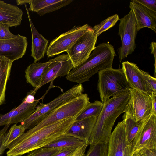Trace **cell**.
Listing matches in <instances>:
<instances>
[{
	"mask_svg": "<svg viewBox=\"0 0 156 156\" xmlns=\"http://www.w3.org/2000/svg\"><path fill=\"white\" fill-rule=\"evenodd\" d=\"M76 116L64 119L33 132L27 131L7 148V156H20L33 150L44 147L66 133Z\"/></svg>",
	"mask_w": 156,
	"mask_h": 156,
	"instance_id": "6da1fadb",
	"label": "cell"
},
{
	"mask_svg": "<svg viewBox=\"0 0 156 156\" xmlns=\"http://www.w3.org/2000/svg\"><path fill=\"white\" fill-rule=\"evenodd\" d=\"M130 95L129 90L113 96L103 103L89 139V145L109 141L114 123L117 118L125 112Z\"/></svg>",
	"mask_w": 156,
	"mask_h": 156,
	"instance_id": "7a4b0ae2",
	"label": "cell"
},
{
	"mask_svg": "<svg viewBox=\"0 0 156 156\" xmlns=\"http://www.w3.org/2000/svg\"><path fill=\"white\" fill-rule=\"evenodd\" d=\"M116 56L113 46L103 43L95 47L87 59L83 63L73 68L66 78L70 81L82 83L89 81L97 73L112 67L114 58Z\"/></svg>",
	"mask_w": 156,
	"mask_h": 156,
	"instance_id": "3957f363",
	"label": "cell"
},
{
	"mask_svg": "<svg viewBox=\"0 0 156 156\" xmlns=\"http://www.w3.org/2000/svg\"><path fill=\"white\" fill-rule=\"evenodd\" d=\"M98 74V88L103 103L111 97L129 91L130 88L122 68H107Z\"/></svg>",
	"mask_w": 156,
	"mask_h": 156,
	"instance_id": "277c9868",
	"label": "cell"
},
{
	"mask_svg": "<svg viewBox=\"0 0 156 156\" xmlns=\"http://www.w3.org/2000/svg\"><path fill=\"white\" fill-rule=\"evenodd\" d=\"M84 89L82 84H78L60 94L52 101L44 104L41 103L36 110L28 118L21 122L26 129L34 127L55 109L61 105L83 94Z\"/></svg>",
	"mask_w": 156,
	"mask_h": 156,
	"instance_id": "5b68a950",
	"label": "cell"
},
{
	"mask_svg": "<svg viewBox=\"0 0 156 156\" xmlns=\"http://www.w3.org/2000/svg\"><path fill=\"white\" fill-rule=\"evenodd\" d=\"M87 94H83L57 107L37 125L28 131H35L48 125L61 120L76 116L89 102Z\"/></svg>",
	"mask_w": 156,
	"mask_h": 156,
	"instance_id": "8992f818",
	"label": "cell"
},
{
	"mask_svg": "<svg viewBox=\"0 0 156 156\" xmlns=\"http://www.w3.org/2000/svg\"><path fill=\"white\" fill-rule=\"evenodd\" d=\"M118 34L121 41V46L118 50L119 60L120 62L132 54L136 47L135 39L138 31L136 20L133 11L120 19Z\"/></svg>",
	"mask_w": 156,
	"mask_h": 156,
	"instance_id": "52a82bcc",
	"label": "cell"
},
{
	"mask_svg": "<svg viewBox=\"0 0 156 156\" xmlns=\"http://www.w3.org/2000/svg\"><path fill=\"white\" fill-rule=\"evenodd\" d=\"M130 98L124 113L140 124L153 113L151 96L143 91L130 88Z\"/></svg>",
	"mask_w": 156,
	"mask_h": 156,
	"instance_id": "ba28073f",
	"label": "cell"
},
{
	"mask_svg": "<svg viewBox=\"0 0 156 156\" xmlns=\"http://www.w3.org/2000/svg\"><path fill=\"white\" fill-rule=\"evenodd\" d=\"M143 148L156 149V114L153 113L140 125L130 145V156Z\"/></svg>",
	"mask_w": 156,
	"mask_h": 156,
	"instance_id": "9c48e42d",
	"label": "cell"
},
{
	"mask_svg": "<svg viewBox=\"0 0 156 156\" xmlns=\"http://www.w3.org/2000/svg\"><path fill=\"white\" fill-rule=\"evenodd\" d=\"M88 24L74 26L52 40L46 51L48 58L52 57L67 52L76 41L90 28Z\"/></svg>",
	"mask_w": 156,
	"mask_h": 156,
	"instance_id": "30bf717a",
	"label": "cell"
},
{
	"mask_svg": "<svg viewBox=\"0 0 156 156\" xmlns=\"http://www.w3.org/2000/svg\"><path fill=\"white\" fill-rule=\"evenodd\" d=\"M97 37L90 28L66 52L73 68L80 65L89 57L95 47Z\"/></svg>",
	"mask_w": 156,
	"mask_h": 156,
	"instance_id": "8fae6325",
	"label": "cell"
},
{
	"mask_svg": "<svg viewBox=\"0 0 156 156\" xmlns=\"http://www.w3.org/2000/svg\"><path fill=\"white\" fill-rule=\"evenodd\" d=\"M73 68V63L67 54H62L53 58L46 68L37 88L39 89L58 77L66 76Z\"/></svg>",
	"mask_w": 156,
	"mask_h": 156,
	"instance_id": "7c38bea8",
	"label": "cell"
},
{
	"mask_svg": "<svg viewBox=\"0 0 156 156\" xmlns=\"http://www.w3.org/2000/svg\"><path fill=\"white\" fill-rule=\"evenodd\" d=\"M27 45V38L20 34L12 39L0 40V56L14 62L25 55Z\"/></svg>",
	"mask_w": 156,
	"mask_h": 156,
	"instance_id": "4fadbf2b",
	"label": "cell"
},
{
	"mask_svg": "<svg viewBox=\"0 0 156 156\" xmlns=\"http://www.w3.org/2000/svg\"><path fill=\"white\" fill-rule=\"evenodd\" d=\"M122 68L131 89L145 92L151 96L154 92L143 78L142 71L136 64L128 61L122 63Z\"/></svg>",
	"mask_w": 156,
	"mask_h": 156,
	"instance_id": "5bb4252c",
	"label": "cell"
},
{
	"mask_svg": "<svg viewBox=\"0 0 156 156\" xmlns=\"http://www.w3.org/2000/svg\"><path fill=\"white\" fill-rule=\"evenodd\" d=\"M41 99H35L33 103L29 102L23 99L17 107L7 113L0 115V126L22 122L35 112Z\"/></svg>",
	"mask_w": 156,
	"mask_h": 156,
	"instance_id": "9a60e30c",
	"label": "cell"
},
{
	"mask_svg": "<svg viewBox=\"0 0 156 156\" xmlns=\"http://www.w3.org/2000/svg\"><path fill=\"white\" fill-rule=\"evenodd\" d=\"M129 7L134 14L138 31L146 27L156 33V12L148 9L135 0L130 1Z\"/></svg>",
	"mask_w": 156,
	"mask_h": 156,
	"instance_id": "2e32d148",
	"label": "cell"
},
{
	"mask_svg": "<svg viewBox=\"0 0 156 156\" xmlns=\"http://www.w3.org/2000/svg\"><path fill=\"white\" fill-rule=\"evenodd\" d=\"M129 144L123 119L118 123L112 133L109 140L108 156H123L124 149Z\"/></svg>",
	"mask_w": 156,
	"mask_h": 156,
	"instance_id": "e0dca14e",
	"label": "cell"
},
{
	"mask_svg": "<svg viewBox=\"0 0 156 156\" xmlns=\"http://www.w3.org/2000/svg\"><path fill=\"white\" fill-rule=\"evenodd\" d=\"M31 30L32 41L31 56L34 59V62L43 58L47 51L48 41L37 30L30 18L27 6L24 5Z\"/></svg>",
	"mask_w": 156,
	"mask_h": 156,
	"instance_id": "ac0fdd59",
	"label": "cell"
},
{
	"mask_svg": "<svg viewBox=\"0 0 156 156\" xmlns=\"http://www.w3.org/2000/svg\"><path fill=\"white\" fill-rule=\"evenodd\" d=\"M97 118V117H91L75 121L67 133L81 139L89 145Z\"/></svg>",
	"mask_w": 156,
	"mask_h": 156,
	"instance_id": "d6986e66",
	"label": "cell"
},
{
	"mask_svg": "<svg viewBox=\"0 0 156 156\" xmlns=\"http://www.w3.org/2000/svg\"><path fill=\"white\" fill-rule=\"evenodd\" d=\"M73 0H29L28 10L40 16L58 10L70 4Z\"/></svg>",
	"mask_w": 156,
	"mask_h": 156,
	"instance_id": "ffe728a7",
	"label": "cell"
},
{
	"mask_svg": "<svg viewBox=\"0 0 156 156\" xmlns=\"http://www.w3.org/2000/svg\"><path fill=\"white\" fill-rule=\"evenodd\" d=\"M23 15L22 10L17 6L0 0V23L17 26L21 24Z\"/></svg>",
	"mask_w": 156,
	"mask_h": 156,
	"instance_id": "44dd1931",
	"label": "cell"
},
{
	"mask_svg": "<svg viewBox=\"0 0 156 156\" xmlns=\"http://www.w3.org/2000/svg\"><path fill=\"white\" fill-rule=\"evenodd\" d=\"M52 60V59L44 63L34 62L30 64L25 71L27 82L33 87L37 88L41 83L46 68Z\"/></svg>",
	"mask_w": 156,
	"mask_h": 156,
	"instance_id": "7402d4cb",
	"label": "cell"
},
{
	"mask_svg": "<svg viewBox=\"0 0 156 156\" xmlns=\"http://www.w3.org/2000/svg\"><path fill=\"white\" fill-rule=\"evenodd\" d=\"M13 62L4 56H0V106L5 101L6 84Z\"/></svg>",
	"mask_w": 156,
	"mask_h": 156,
	"instance_id": "603a6c76",
	"label": "cell"
},
{
	"mask_svg": "<svg viewBox=\"0 0 156 156\" xmlns=\"http://www.w3.org/2000/svg\"><path fill=\"white\" fill-rule=\"evenodd\" d=\"M86 144L83 140L66 133L44 147H79Z\"/></svg>",
	"mask_w": 156,
	"mask_h": 156,
	"instance_id": "cb8c5ba5",
	"label": "cell"
},
{
	"mask_svg": "<svg viewBox=\"0 0 156 156\" xmlns=\"http://www.w3.org/2000/svg\"><path fill=\"white\" fill-rule=\"evenodd\" d=\"M103 105V104L98 100H96L93 102H89L83 110L76 117L75 121L89 117H98L102 110Z\"/></svg>",
	"mask_w": 156,
	"mask_h": 156,
	"instance_id": "d4e9b609",
	"label": "cell"
},
{
	"mask_svg": "<svg viewBox=\"0 0 156 156\" xmlns=\"http://www.w3.org/2000/svg\"><path fill=\"white\" fill-rule=\"evenodd\" d=\"M125 122L126 135L128 142L131 145L138 131L140 125L125 113L123 116Z\"/></svg>",
	"mask_w": 156,
	"mask_h": 156,
	"instance_id": "484cf974",
	"label": "cell"
},
{
	"mask_svg": "<svg viewBox=\"0 0 156 156\" xmlns=\"http://www.w3.org/2000/svg\"><path fill=\"white\" fill-rule=\"evenodd\" d=\"M120 19L119 15L117 14L109 17L101 21L100 24L94 26L92 28L94 35L98 37L102 33L115 25Z\"/></svg>",
	"mask_w": 156,
	"mask_h": 156,
	"instance_id": "4316f807",
	"label": "cell"
},
{
	"mask_svg": "<svg viewBox=\"0 0 156 156\" xmlns=\"http://www.w3.org/2000/svg\"><path fill=\"white\" fill-rule=\"evenodd\" d=\"M25 130L22 125H17L16 124H15L11 126L9 131L5 133L4 140V146L7 149L9 145L23 134Z\"/></svg>",
	"mask_w": 156,
	"mask_h": 156,
	"instance_id": "83f0119b",
	"label": "cell"
},
{
	"mask_svg": "<svg viewBox=\"0 0 156 156\" xmlns=\"http://www.w3.org/2000/svg\"><path fill=\"white\" fill-rule=\"evenodd\" d=\"M109 141L90 145L84 156H108Z\"/></svg>",
	"mask_w": 156,
	"mask_h": 156,
	"instance_id": "f1b7e54d",
	"label": "cell"
},
{
	"mask_svg": "<svg viewBox=\"0 0 156 156\" xmlns=\"http://www.w3.org/2000/svg\"><path fill=\"white\" fill-rule=\"evenodd\" d=\"M63 148L42 147L30 151L24 156H55Z\"/></svg>",
	"mask_w": 156,
	"mask_h": 156,
	"instance_id": "f546056e",
	"label": "cell"
},
{
	"mask_svg": "<svg viewBox=\"0 0 156 156\" xmlns=\"http://www.w3.org/2000/svg\"><path fill=\"white\" fill-rule=\"evenodd\" d=\"M9 27L8 25L0 23V40L11 39L16 37V35L10 32Z\"/></svg>",
	"mask_w": 156,
	"mask_h": 156,
	"instance_id": "4dcf8cb0",
	"label": "cell"
},
{
	"mask_svg": "<svg viewBox=\"0 0 156 156\" xmlns=\"http://www.w3.org/2000/svg\"><path fill=\"white\" fill-rule=\"evenodd\" d=\"M143 78L146 81L152 91L156 93V79L151 76L148 73L142 70Z\"/></svg>",
	"mask_w": 156,
	"mask_h": 156,
	"instance_id": "1f68e13d",
	"label": "cell"
},
{
	"mask_svg": "<svg viewBox=\"0 0 156 156\" xmlns=\"http://www.w3.org/2000/svg\"><path fill=\"white\" fill-rule=\"evenodd\" d=\"M148 9L156 12V0H135Z\"/></svg>",
	"mask_w": 156,
	"mask_h": 156,
	"instance_id": "d6a6232c",
	"label": "cell"
},
{
	"mask_svg": "<svg viewBox=\"0 0 156 156\" xmlns=\"http://www.w3.org/2000/svg\"><path fill=\"white\" fill-rule=\"evenodd\" d=\"M10 125L8 124L5 125L3 129L0 130V156L6 149V147L3 145L4 140L5 134Z\"/></svg>",
	"mask_w": 156,
	"mask_h": 156,
	"instance_id": "836d02e7",
	"label": "cell"
},
{
	"mask_svg": "<svg viewBox=\"0 0 156 156\" xmlns=\"http://www.w3.org/2000/svg\"><path fill=\"white\" fill-rule=\"evenodd\" d=\"M78 148L75 147L63 148L55 156H71Z\"/></svg>",
	"mask_w": 156,
	"mask_h": 156,
	"instance_id": "e575fe53",
	"label": "cell"
},
{
	"mask_svg": "<svg viewBox=\"0 0 156 156\" xmlns=\"http://www.w3.org/2000/svg\"><path fill=\"white\" fill-rule=\"evenodd\" d=\"M136 153L140 156H156V149L143 148Z\"/></svg>",
	"mask_w": 156,
	"mask_h": 156,
	"instance_id": "d590c367",
	"label": "cell"
},
{
	"mask_svg": "<svg viewBox=\"0 0 156 156\" xmlns=\"http://www.w3.org/2000/svg\"><path fill=\"white\" fill-rule=\"evenodd\" d=\"M88 145L86 144L78 148L71 156H84L86 149Z\"/></svg>",
	"mask_w": 156,
	"mask_h": 156,
	"instance_id": "8d00e7d4",
	"label": "cell"
},
{
	"mask_svg": "<svg viewBox=\"0 0 156 156\" xmlns=\"http://www.w3.org/2000/svg\"><path fill=\"white\" fill-rule=\"evenodd\" d=\"M150 49L151 50V54L154 55V58L155 75L156 72V43L155 42H152L150 44Z\"/></svg>",
	"mask_w": 156,
	"mask_h": 156,
	"instance_id": "74e56055",
	"label": "cell"
},
{
	"mask_svg": "<svg viewBox=\"0 0 156 156\" xmlns=\"http://www.w3.org/2000/svg\"><path fill=\"white\" fill-rule=\"evenodd\" d=\"M150 96L152 99L153 113L156 114V93H153Z\"/></svg>",
	"mask_w": 156,
	"mask_h": 156,
	"instance_id": "f35d334b",
	"label": "cell"
},
{
	"mask_svg": "<svg viewBox=\"0 0 156 156\" xmlns=\"http://www.w3.org/2000/svg\"><path fill=\"white\" fill-rule=\"evenodd\" d=\"M130 144H128L125 147L123 153V156H130Z\"/></svg>",
	"mask_w": 156,
	"mask_h": 156,
	"instance_id": "ab89813d",
	"label": "cell"
},
{
	"mask_svg": "<svg viewBox=\"0 0 156 156\" xmlns=\"http://www.w3.org/2000/svg\"><path fill=\"white\" fill-rule=\"evenodd\" d=\"M29 0H17L16 1L17 5L26 4L29 2Z\"/></svg>",
	"mask_w": 156,
	"mask_h": 156,
	"instance_id": "60d3db41",
	"label": "cell"
},
{
	"mask_svg": "<svg viewBox=\"0 0 156 156\" xmlns=\"http://www.w3.org/2000/svg\"><path fill=\"white\" fill-rule=\"evenodd\" d=\"M133 156H140L137 153L134 154Z\"/></svg>",
	"mask_w": 156,
	"mask_h": 156,
	"instance_id": "b9f144b4",
	"label": "cell"
}]
</instances>
